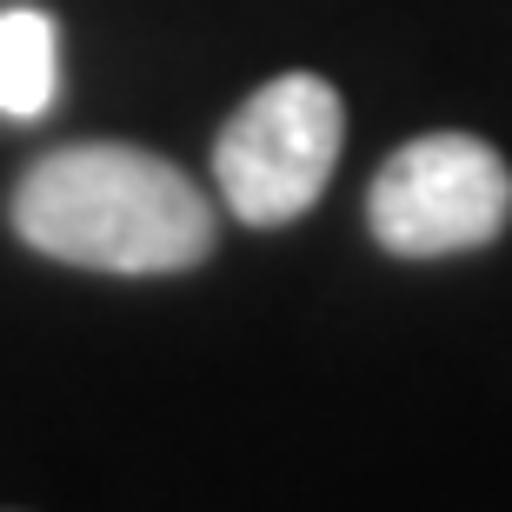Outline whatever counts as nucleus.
Segmentation results:
<instances>
[{
	"label": "nucleus",
	"instance_id": "obj_2",
	"mask_svg": "<svg viewBox=\"0 0 512 512\" xmlns=\"http://www.w3.org/2000/svg\"><path fill=\"white\" fill-rule=\"evenodd\" d=\"M346 147V100L320 74H280L233 107L213 140V180L233 220L293 227L320 207Z\"/></svg>",
	"mask_w": 512,
	"mask_h": 512
},
{
	"label": "nucleus",
	"instance_id": "obj_3",
	"mask_svg": "<svg viewBox=\"0 0 512 512\" xmlns=\"http://www.w3.org/2000/svg\"><path fill=\"white\" fill-rule=\"evenodd\" d=\"M366 227L399 260H453L512 227V167L479 133H419L366 187Z\"/></svg>",
	"mask_w": 512,
	"mask_h": 512
},
{
	"label": "nucleus",
	"instance_id": "obj_1",
	"mask_svg": "<svg viewBox=\"0 0 512 512\" xmlns=\"http://www.w3.org/2000/svg\"><path fill=\"white\" fill-rule=\"evenodd\" d=\"M14 233L87 273H187L213 253V207L167 153L80 140L40 153L14 187Z\"/></svg>",
	"mask_w": 512,
	"mask_h": 512
},
{
	"label": "nucleus",
	"instance_id": "obj_4",
	"mask_svg": "<svg viewBox=\"0 0 512 512\" xmlns=\"http://www.w3.org/2000/svg\"><path fill=\"white\" fill-rule=\"evenodd\" d=\"M60 100V27L47 7H0V114L40 120Z\"/></svg>",
	"mask_w": 512,
	"mask_h": 512
}]
</instances>
